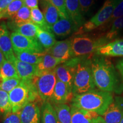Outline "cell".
<instances>
[{"mask_svg": "<svg viewBox=\"0 0 123 123\" xmlns=\"http://www.w3.org/2000/svg\"><path fill=\"white\" fill-rule=\"evenodd\" d=\"M91 68L95 85L99 90L121 93L123 84L112 63L106 56L91 55Z\"/></svg>", "mask_w": 123, "mask_h": 123, "instance_id": "1", "label": "cell"}, {"mask_svg": "<svg viewBox=\"0 0 123 123\" xmlns=\"http://www.w3.org/2000/svg\"><path fill=\"white\" fill-rule=\"evenodd\" d=\"M113 100V96L111 92L93 90L74 95L71 103L73 107L96 112L103 116Z\"/></svg>", "mask_w": 123, "mask_h": 123, "instance_id": "2", "label": "cell"}, {"mask_svg": "<svg viewBox=\"0 0 123 123\" xmlns=\"http://www.w3.org/2000/svg\"><path fill=\"white\" fill-rule=\"evenodd\" d=\"M12 112L21 111L26 105L31 102L43 103L38 95L33 79L21 80L19 85L9 92Z\"/></svg>", "mask_w": 123, "mask_h": 123, "instance_id": "3", "label": "cell"}, {"mask_svg": "<svg viewBox=\"0 0 123 123\" xmlns=\"http://www.w3.org/2000/svg\"><path fill=\"white\" fill-rule=\"evenodd\" d=\"M91 57V55L81 56L77 64L73 85L74 96L95 90Z\"/></svg>", "mask_w": 123, "mask_h": 123, "instance_id": "4", "label": "cell"}, {"mask_svg": "<svg viewBox=\"0 0 123 123\" xmlns=\"http://www.w3.org/2000/svg\"><path fill=\"white\" fill-rule=\"evenodd\" d=\"M109 43L105 35L90 36L76 35L71 38V54L73 58L86 56L96 53L100 47Z\"/></svg>", "mask_w": 123, "mask_h": 123, "instance_id": "5", "label": "cell"}, {"mask_svg": "<svg viewBox=\"0 0 123 123\" xmlns=\"http://www.w3.org/2000/svg\"><path fill=\"white\" fill-rule=\"evenodd\" d=\"M122 0H106L103 5L93 17L84 23L75 32V35L83 34L107 25L115 9Z\"/></svg>", "mask_w": 123, "mask_h": 123, "instance_id": "6", "label": "cell"}, {"mask_svg": "<svg viewBox=\"0 0 123 123\" xmlns=\"http://www.w3.org/2000/svg\"><path fill=\"white\" fill-rule=\"evenodd\" d=\"M33 80L38 95L43 103L45 101L50 102L57 81L55 70L36 75Z\"/></svg>", "mask_w": 123, "mask_h": 123, "instance_id": "7", "label": "cell"}, {"mask_svg": "<svg viewBox=\"0 0 123 123\" xmlns=\"http://www.w3.org/2000/svg\"><path fill=\"white\" fill-rule=\"evenodd\" d=\"M14 51H29L34 53H43L44 49L37 39L26 37L16 32L10 34Z\"/></svg>", "mask_w": 123, "mask_h": 123, "instance_id": "8", "label": "cell"}, {"mask_svg": "<svg viewBox=\"0 0 123 123\" xmlns=\"http://www.w3.org/2000/svg\"><path fill=\"white\" fill-rule=\"evenodd\" d=\"M81 56L75 57L58 65L55 69L56 78L73 90L74 78L76 66Z\"/></svg>", "mask_w": 123, "mask_h": 123, "instance_id": "9", "label": "cell"}, {"mask_svg": "<svg viewBox=\"0 0 123 123\" xmlns=\"http://www.w3.org/2000/svg\"><path fill=\"white\" fill-rule=\"evenodd\" d=\"M102 117L104 123H120L123 118V97H115Z\"/></svg>", "mask_w": 123, "mask_h": 123, "instance_id": "10", "label": "cell"}, {"mask_svg": "<svg viewBox=\"0 0 123 123\" xmlns=\"http://www.w3.org/2000/svg\"><path fill=\"white\" fill-rule=\"evenodd\" d=\"M10 32L5 22L0 24V50L5 59L13 63L16 59L14 52Z\"/></svg>", "mask_w": 123, "mask_h": 123, "instance_id": "11", "label": "cell"}, {"mask_svg": "<svg viewBox=\"0 0 123 123\" xmlns=\"http://www.w3.org/2000/svg\"><path fill=\"white\" fill-rule=\"evenodd\" d=\"M71 123H104L102 116L96 112L77 108L71 106Z\"/></svg>", "mask_w": 123, "mask_h": 123, "instance_id": "12", "label": "cell"}, {"mask_svg": "<svg viewBox=\"0 0 123 123\" xmlns=\"http://www.w3.org/2000/svg\"><path fill=\"white\" fill-rule=\"evenodd\" d=\"M42 103L34 101L29 103L20 111L21 123H40Z\"/></svg>", "mask_w": 123, "mask_h": 123, "instance_id": "13", "label": "cell"}, {"mask_svg": "<svg viewBox=\"0 0 123 123\" xmlns=\"http://www.w3.org/2000/svg\"><path fill=\"white\" fill-rule=\"evenodd\" d=\"M46 52L64 62L73 58L71 54V38L56 41L54 45Z\"/></svg>", "mask_w": 123, "mask_h": 123, "instance_id": "14", "label": "cell"}, {"mask_svg": "<svg viewBox=\"0 0 123 123\" xmlns=\"http://www.w3.org/2000/svg\"><path fill=\"white\" fill-rule=\"evenodd\" d=\"M74 97L73 90L64 83L57 79L50 103L54 104H63L71 101Z\"/></svg>", "mask_w": 123, "mask_h": 123, "instance_id": "15", "label": "cell"}, {"mask_svg": "<svg viewBox=\"0 0 123 123\" xmlns=\"http://www.w3.org/2000/svg\"><path fill=\"white\" fill-rule=\"evenodd\" d=\"M66 8L69 18L79 29L85 23L83 15L81 13L79 0H65Z\"/></svg>", "mask_w": 123, "mask_h": 123, "instance_id": "16", "label": "cell"}, {"mask_svg": "<svg viewBox=\"0 0 123 123\" xmlns=\"http://www.w3.org/2000/svg\"><path fill=\"white\" fill-rule=\"evenodd\" d=\"M95 54L104 56L123 57V38L115 39L100 47Z\"/></svg>", "mask_w": 123, "mask_h": 123, "instance_id": "17", "label": "cell"}, {"mask_svg": "<svg viewBox=\"0 0 123 123\" xmlns=\"http://www.w3.org/2000/svg\"><path fill=\"white\" fill-rule=\"evenodd\" d=\"M78 29L70 18H60L54 25L50 27V31L58 37H66Z\"/></svg>", "mask_w": 123, "mask_h": 123, "instance_id": "18", "label": "cell"}, {"mask_svg": "<svg viewBox=\"0 0 123 123\" xmlns=\"http://www.w3.org/2000/svg\"><path fill=\"white\" fill-rule=\"evenodd\" d=\"M13 63L16 67L18 76L21 80H30L37 75V65L20 61L17 58Z\"/></svg>", "mask_w": 123, "mask_h": 123, "instance_id": "19", "label": "cell"}, {"mask_svg": "<svg viewBox=\"0 0 123 123\" xmlns=\"http://www.w3.org/2000/svg\"><path fill=\"white\" fill-rule=\"evenodd\" d=\"M64 63L61 59L54 57L53 55L46 53L43 57L42 61L37 65V75L45 72L55 70L58 65Z\"/></svg>", "mask_w": 123, "mask_h": 123, "instance_id": "20", "label": "cell"}, {"mask_svg": "<svg viewBox=\"0 0 123 123\" xmlns=\"http://www.w3.org/2000/svg\"><path fill=\"white\" fill-rule=\"evenodd\" d=\"M41 6L46 22L51 27L61 18L59 12L56 7L46 0H41Z\"/></svg>", "mask_w": 123, "mask_h": 123, "instance_id": "21", "label": "cell"}, {"mask_svg": "<svg viewBox=\"0 0 123 123\" xmlns=\"http://www.w3.org/2000/svg\"><path fill=\"white\" fill-rule=\"evenodd\" d=\"M9 23V26L11 29L18 26L32 22L31 18V9L24 5L22 8L16 13L11 19Z\"/></svg>", "mask_w": 123, "mask_h": 123, "instance_id": "22", "label": "cell"}, {"mask_svg": "<svg viewBox=\"0 0 123 123\" xmlns=\"http://www.w3.org/2000/svg\"><path fill=\"white\" fill-rule=\"evenodd\" d=\"M44 50L43 53H34L29 51H14L15 57L20 61L27 63L37 65L42 61L43 57L46 54Z\"/></svg>", "mask_w": 123, "mask_h": 123, "instance_id": "23", "label": "cell"}, {"mask_svg": "<svg viewBox=\"0 0 123 123\" xmlns=\"http://www.w3.org/2000/svg\"><path fill=\"white\" fill-rule=\"evenodd\" d=\"M41 123H58L56 112L50 101H45L41 106Z\"/></svg>", "mask_w": 123, "mask_h": 123, "instance_id": "24", "label": "cell"}, {"mask_svg": "<svg viewBox=\"0 0 123 123\" xmlns=\"http://www.w3.org/2000/svg\"><path fill=\"white\" fill-rule=\"evenodd\" d=\"M37 38L44 50L51 48L56 42L55 35L52 32L43 30L39 27L37 31Z\"/></svg>", "mask_w": 123, "mask_h": 123, "instance_id": "25", "label": "cell"}, {"mask_svg": "<svg viewBox=\"0 0 123 123\" xmlns=\"http://www.w3.org/2000/svg\"><path fill=\"white\" fill-rule=\"evenodd\" d=\"M58 123H71V107L67 104H54L53 105Z\"/></svg>", "mask_w": 123, "mask_h": 123, "instance_id": "26", "label": "cell"}, {"mask_svg": "<svg viewBox=\"0 0 123 123\" xmlns=\"http://www.w3.org/2000/svg\"><path fill=\"white\" fill-rule=\"evenodd\" d=\"M39 27L33 22H29L27 24L18 26L12 29L13 32H16L26 37L37 39V34Z\"/></svg>", "mask_w": 123, "mask_h": 123, "instance_id": "27", "label": "cell"}, {"mask_svg": "<svg viewBox=\"0 0 123 123\" xmlns=\"http://www.w3.org/2000/svg\"><path fill=\"white\" fill-rule=\"evenodd\" d=\"M123 30V16L115 19L111 23L110 30L106 33L105 36L109 42L115 39Z\"/></svg>", "mask_w": 123, "mask_h": 123, "instance_id": "28", "label": "cell"}, {"mask_svg": "<svg viewBox=\"0 0 123 123\" xmlns=\"http://www.w3.org/2000/svg\"><path fill=\"white\" fill-rule=\"evenodd\" d=\"M24 5V0H14L9 5L4 11L1 12L0 14V19L1 18L11 19Z\"/></svg>", "mask_w": 123, "mask_h": 123, "instance_id": "29", "label": "cell"}, {"mask_svg": "<svg viewBox=\"0 0 123 123\" xmlns=\"http://www.w3.org/2000/svg\"><path fill=\"white\" fill-rule=\"evenodd\" d=\"M31 18L33 24L43 30L50 31V27L46 22L43 14L38 7L31 9Z\"/></svg>", "mask_w": 123, "mask_h": 123, "instance_id": "30", "label": "cell"}, {"mask_svg": "<svg viewBox=\"0 0 123 123\" xmlns=\"http://www.w3.org/2000/svg\"><path fill=\"white\" fill-rule=\"evenodd\" d=\"M0 75L4 79L19 78L14 64L6 59L4 61L0 68Z\"/></svg>", "mask_w": 123, "mask_h": 123, "instance_id": "31", "label": "cell"}, {"mask_svg": "<svg viewBox=\"0 0 123 123\" xmlns=\"http://www.w3.org/2000/svg\"><path fill=\"white\" fill-rule=\"evenodd\" d=\"M12 112L8 92L0 90V114L5 115Z\"/></svg>", "mask_w": 123, "mask_h": 123, "instance_id": "32", "label": "cell"}, {"mask_svg": "<svg viewBox=\"0 0 123 123\" xmlns=\"http://www.w3.org/2000/svg\"><path fill=\"white\" fill-rule=\"evenodd\" d=\"M21 80L19 78H10V79H4L0 84V90L7 92H10L11 91L17 87L21 83Z\"/></svg>", "mask_w": 123, "mask_h": 123, "instance_id": "33", "label": "cell"}, {"mask_svg": "<svg viewBox=\"0 0 123 123\" xmlns=\"http://www.w3.org/2000/svg\"><path fill=\"white\" fill-rule=\"evenodd\" d=\"M46 1L50 2L57 9L61 18H70L66 11L65 0H46Z\"/></svg>", "mask_w": 123, "mask_h": 123, "instance_id": "34", "label": "cell"}, {"mask_svg": "<svg viewBox=\"0 0 123 123\" xmlns=\"http://www.w3.org/2000/svg\"><path fill=\"white\" fill-rule=\"evenodd\" d=\"M20 111L17 112H9L5 114L2 123H21L20 118Z\"/></svg>", "mask_w": 123, "mask_h": 123, "instance_id": "35", "label": "cell"}, {"mask_svg": "<svg viewBox=\"0 0 123 123\" xmlns=\"http://www.w3.org/2000/svg\"><path fill=\"white\" fill-rule=\"evenodd\" d=\"M123 16V0L121 1L119 4L117 5L116 8L115 9L114 11L113 12L111 17L110 18V20L107 24V25L111 24L117 18L121 17Z\"/></svg>", "mask_w": 123, "mask_h": 123, "instance_id": "36", "label": "cell"}, {"mask_svg": "<svg viewBox=\"0 0 123 123\" xmlns=\"http://www.w3.org/2000/svg\"><path fill=\"white\" fill-rule=\"evenodd\" d=\"M95 0H79L81 13L83 15L88 13L89 10L94 4Z\"/></svg>", "mask_w": 123, "mask_h": 123, "instance_id": "37", "label": "cell"}, {"mask_svg": "<svg viewBox=\"0 0 123 123\" xmlns=\"http://www.w3.org/2000/svg\"><path fill=\"white\" fill-rule=\"evenodd\" d=\"M24 4L30 9L38 7V0H24Z\"/></svg>", "mask_w": 123, "mask_h": 123, "instance_id": "38", "label": "cell"}, {"mask_svg": "<svg viewBox=\"0 0 123 123\" xmlns=\"http://www.w3.org/2000/svg\"><path fill=\"white\" fill-rule=\"evenodd\" d=\"M14 0H0V14Z\"/></svg>", "mask_w": 123, "mask_h": 123, "instance_id": "39", "label": "cell"}, {"mask_svg": "<svg viewBox=\"0 0 123 123\" xmlns=\"http://www.w3.org/2000/svg\"><path fill=\"white\" fill-rule=\"evenodd\" d=\"M116 68L119 71L120 74L121 78L123 80V59H120L117 61L116 64Z\"/></svg>", "mask_w": 123, "mask_h": 123, "instance_id": "40", "label": "cell"}, {"mask_svg": "<svg viewBox=\"0 0 123 123\" xmlns=\"http://www.w3.org/2000/svg\"><path fill=\"white\" fill-rule=\"evenodd\" d=\"M5 58L4 55L3 54L1 50H0V68H1V66H2V64L4 63V61H5Z\"/></svg>", "mask_w": 123, "mask_h": 123, "instance_id": "41", "label": "cell"}, {"mask_svg": "<svg viewBox=\"0 0 123 123\" xmlns=\"http://www.w3.org/2000/svg\"><path fill=\"white\" fill-rule=\"evenodd\" d=\"M120 123H123V119L121 120V121H120Z\"/></svg>", "mask_w": 123, "mask_h": 123, "instance_id": "42", "label": "cell"}]
</instances>
